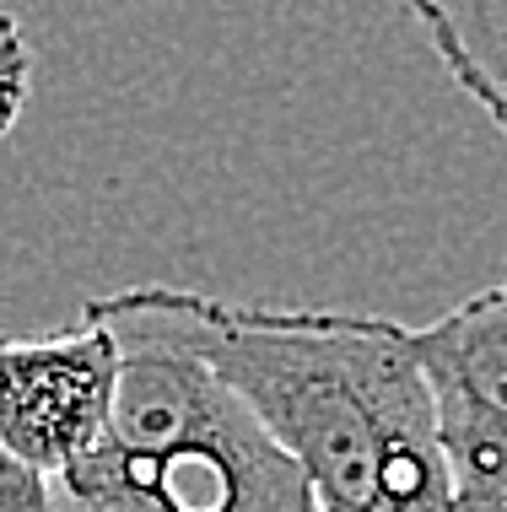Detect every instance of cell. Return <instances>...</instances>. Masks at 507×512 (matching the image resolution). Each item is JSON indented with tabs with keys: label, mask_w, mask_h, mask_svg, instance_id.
<instances>
[{
	"label": "cell",
	"mask_w": 507,
	"mask_h": 512,
	"mask_svg": "<svg viewBox=\"0 0 507 512\" xmlns=\"http://www.w3.org/2000/svg\"><path fill=\"white\" fill-rule=\"evenodd\" d=\"M81 313L162 335L211 367L286 448L313 512H454L432 394L400 318L254 308L184 286H125Z\"/></svg>",
	"instance_id": "6da1fadb"
},
{
	"label": "cell",
	"mask_w": 507,
	"mask_h": 512,
	"mask_svg": "<svg viewBox=\"0 0 507 512\" xmlns=\"http://www.w3.org/2000/svg\"><path fill=\"white\" fill-rule=\"evenodd\" d=\"M108 329L119 340L108 421L49 480V512H313L286 448L211 367L135 324Z\"/></svg>",
	"instance_id": "7a4b0ae2"
},
{
	"label": "cell",
	"mask_w": 507,
	"mask_h": 512,
	"mask_svg": "<svg viewBox=\"0 0 507 512\" xmlns=\"http://www.w3.org/2000/svg\"><path fill=\"white\" fill-rule=\"evenodd\" d=\"M405 345L432 394L454 512H507V281L427 329L405 324Z\"/></svg>",
	"instance_id": "3957f363"
},
{
	"label": "cell",
	"mask_w": 507,
	"mask_h": 512,
	"mask_svg": "<svg viewBox=\"0 0 507 512\" xmlns=\"http://www.w3.org/2000/svg\"><path fill=\"white\" fill-rule=\"evenodd\" d=\"M114 378L119 340L87 313L60 335H0V448L60 480L98 442Z\"/></svg>",
	"instance_id": "277c9868"
},
{
	"label": "cell",
	"mask_w": 507,
	"mask_h": 512,
	"mask_svg": "<svg viewBox=\"0 0 507 512\" xmlns=\"http://www.w3.org/2000/svg\"><path fill=\"white\" fill-rule=\"evenodd\" d=\"M470 92L475 108L507 135V0H394Z\"/></svg>",
	"instance_id": "5b68a950"
},
{
	"label": "cell",
	"mask_w": 507,
	"mask_h": 512,
	"mask_svg": "<svg viewBox=\"0 0 507 512\" xmlns=\"http://www.w3.org/2000/svg\"><path fill=\"white\" fill-rule=\"evenodd\" d=\"M33 76H38V54L27 27L0 6V141L17 130L27 98H33Z\"/></svg>",
	"instance_id": "8992f818"
},
{
	"label": "cell",
	"mask_w": 507,
	"mask_h": 512,
	"mask_svg": "<svg viewBox=\"0 0 507 512\" xmlns=\"http://www.w3.org/2000/svg\"><path fill=\"white\" fill-rule=\"evenodd\" d=\"M0 512H49V480H38L0 448Z\"/></svg>",
	"instance_id": "52a82bcc"
}]
</instances>
